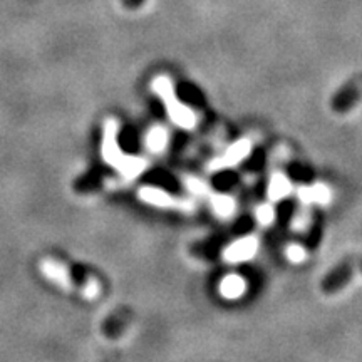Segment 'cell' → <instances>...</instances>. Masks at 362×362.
I'll return each instance as SVG.
<instances>
[{"label": "cell", "mask_w": 362, "mask_h": 362, "mask_svg": "<svg viewBox=\"0 0 362 362\" xmlns=\"http://www.w3.org/2000/svg\"><path fill=\"white\" fill-rule=\"evenodd\" d=\"M117 126L116 119L104 121L103 126V144H101V155L103 160L107 166L115 168L121 176L126 180H134L148 168V161L144 158L131 156L121 151L119 144H117Z\"/></svg>", "instance_id": "obj_1"}, {"label": "cell", "mask_w": 362, "mask_h": 362, "mask_svg": "<svg viewBox=\"0 0 362 362\" xmlns=\"http://www.w3.org/2000/svg\"><path fill=\"white\" fill-rule=\"evenodd\" d=\"M151 89L155 90L156 96L165 104L171 123L187 131L197 128V115H194L193 110H189L187 104H183L176 98L175 88L171 84L170 78H166V76H156L151 83Z\"/></svg>", "instance_id": "obj_2"}, {"label": "cell", "mask_w": 362, "mask_h": 362, "mask_svg": "<svg viewBox=\"0 0 362 362\" xmlns=\"http://www.w3.org/2000/svg\"><path fill=\"white\" fill-rule=\"evenodd\" d=\"M139 200L146 205H153L158 208H168V210H178L183 214H189L194 210L193 202L187 200V198L175 197L166 192V189L156 188V187H141L138 192Z\"/></svg>", "instance_id": "obj_3"}, {"label": "cell", "mask_w": 362, "mask_h": 362, "mask_svg": "<svg viewBox=\"0 0 362 362\" xmlns=\"http://www.w3.org/2000/svg\"><path fill=\"white\" fill-rule=\"evenodd\" d=\"M252 151V141L250 139H238L237 143H233L232 146L226 148V151L223 155L215 158L214 161L208 165V170L210 171H221V170H228L233 168L242 163L245 158L250 155Z\"/></svg>", "instance_id": "obj_4"}, {"label": "cell", "mask_w": 362, "mask_h": 362, "mask_svg": "<svg viewBox=\"0 0 362 362\" xmlns=\"http://www.w3.org/2000/svg\"><path fill=\"white\" fill-rule=\"evenodd\" d=\"M259 238L253 237V235L235 240L223 250V260L226 264H242V262L250 260L259 252Z\"/></svg>", "instance_id": "obj_5"}, {"label": "cell", "mask_w": 362, "mask_h": 362, "mask_svg": "<svg viewBox=\"0 0 362 362\" xmlns=\"http://www.w3.org/2000/svg\"><path fill=\"white\" fill-rule=\"evenodd\" d=\"M39 270H40V274H42L44 277L49 280V282L56 284L57 287L62 288V291H66V292L76 291V284L71 277L69 269H67L64 264H61V262L52 260V259H45L40 262Z\"/></svg>", "instance_id": "obj_6"}, {"label": "cell", "mask_w": 362, "mask_h": 362, "mask_svg": "<svg viewBox=\"0 0 362 362\" xmlns=\"http://www.w3.org/2000/svg\"><path fill=\"white\" fill-rule=\"evenodd\" d=\"M297 198L302 205H329L332 200V192L327 185H302L297 189Z\"/></svg>", "instance_id": "obj_7"}, {"label": "cell", "mask_w": 362, "mask_h": 362, "mask_svg": "<svg viewBox=\"0 0 362 362\" xmlns=\"http://www.w3.org/2000/svg\"><path fill=\"white\" fill-rule=\"evenodd\" d=\"M357 270H359V267H356L352 262H347V264L337 267V270H334L332 274H329L327 277H325L322 284V291L325 293H334L341 291V288L346 287V285L354 279Z\"/></svg>", "instance_id": "obj_8"}, {"label": "cell", "mask_w": 362, "mask_h": 362, "mask_svg": "<svg viewBox=\"0 0 362 362\" xmlns=\"http://www.w3.org/2000/svg\"><path fill=\"white\" fill-rule=\"evenodd\" d=\"M292 189L293 187L291 180L287 178V175H285L282 170H275L270 176L269 187H267V198H269L272 203L280 202L284 200V198H287L288 194L292 193Z\"/></svg>", "instance_id": "obj_9"}, {"label": "cell", "mask_w": 362, "mask_h": 362, "mask_svg": "<svg viewBox=\"0 0 362 362\" xmlns=\"http://www.w3.org/2000/svg\"><path fill=\"white\" fill-rule=\"evenodd\" d=\"M218 291L226 300H237V298L243 297L247 291V280L237 274H230L221 279Z\"/></svg>", "instance_id": "obj_10"}, {"label": "cell", "mask_w": 362, "mask_h": 362, "mask_svg": "<svg viewBox=\"0 0 362 362\" xmlns=\"http://www.w3.org/2000/svg\"><path fill=\"white\" fill-rule=\"evenodd\" d=\"M208 198H210V206L211 210H214V214L218 216V218H223V220H228L232 218L235 210H237V203L232 197H228V194H220V193H210L208 194Z\"/></svg>", "instance_id": "obj_11"}, {"label": "cell", "mask_w": 362, "mask_h": 362, "mask_svg": "<svg viewBox=\"0 0 362 362\" xmlns=\"http://www.w3.org/2000/svg\"><path fill=\"white\" fill-rule=\"evenodd\" d=\"M168 131L163 128V126H153L146 133V138H144V146H146L149 153L161 155L166 146H168Z\"/></svg>", "instance_id": "obj_12"}, {"label": "cell", "mask_w": 362, "mask_h": 362, "mask_svg": "<svg viewBox=\"0 0 362 362\" xmlns=\"http://www.w3.org/2000/svg\"><path fill=\"white\" fill-rule=\"evenodd\" d=\"M362 96V83H356L351 86H346L341 93L337 94V98L334 99V111H341V110H349L351 106L359 101Z\"/></svg>", "instance_id": "obj_13"}, {"label": "cell", "mask_w": 362, "mask_h": 362, "mask_svg": "<svg viewBox=\"0 0 362 362\" xmlns=\"http://www.w3.org/2000/svg\"><path fill=\"white\" fill-rule=\"evenodd\" d=\"M310 208L307 205H302L300 203V208L296 211V215H293L292 218V223H291V230L293 233H304L309 230L310 226Z\"/></svg>", "instance_id": "obj_14"}, {"label": "cell", "mask_w": 362, "mask_h": 362, "mask_svg": "<svg viewBox=\"0 0 362 362\" xmlns=\"http://www.w3.org/2000/svg\"><path fill=\"white\" fill-rule=\"evenodd\" d=\"M183 183L188 192L197 194V197H208V194L211 193L210 187H208L205 181L200 178H194V176H187V178H183Z\"/></svg>", "instance_id": "obj_15"}, {"label": "cell", "mask_w": 362, "mask_h": 362, "mask_svg": "<svg viewBox=\"0 0 362 362\" xmlns=\"http://www.w3.org/2000/svg\"><path fill=\"white\" fill-rule=\"evenodd\" d=\"M255 218L262 226H269L274 223L275 220V210L270 203H262V205L257 206L255 210Z\"/></svg>", "instance_id": "obj_16"}, {"label": "cell", "mask_w": 362, "mask_h": 362, "mask_svg": "<svg viewBox=\"0 0 362 362\" xmlns=\"http://www.w3.org/2000/svg\"><path fill=\"white\" fill-rule=\"evenodd\" d=\"M285 257L292 264H302L307 259V250L302 245H298V243H292V245L285 248Z\"/></svg>", "instance_id": "obj_17"}, {"label": "cell", "mask_w": 362, "mask_h": 362, "mask_svg": "<svg viewBox=\"0 0 362 362\" xmlns=\"http://www.w3.org/2000/svg\"><path fill=\"white\" fill-rule=\"evenodd\" d=\"M79 292L83 293V297L88 298V300H94V298L99 296V292H101V285H99L96 279H89Z\"/></svg>", "instance_id": "obj_18"}]
</instances>
